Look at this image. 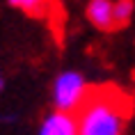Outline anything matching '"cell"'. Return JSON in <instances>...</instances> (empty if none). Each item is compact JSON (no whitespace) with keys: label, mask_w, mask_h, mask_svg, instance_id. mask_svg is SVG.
Returning a JSON list of instances; mask_svg holds the SVG:
<instances>
[{"label":"cell","mask_w":135,"mask_h":135,"mask_svg":"<svg viewBox=\"0 0 135 135\" xmlns=\"http://www.w3.org/2000/svg\"><path fill=\"white\" fill-rule=\"evenodd\" d=\"M89 85L78 71H64L53 83V108L64 112H76L85 101Z\"/></svg>","instance_id":"obj_2"},{"label":"cell","mask_w":135,"mask_h":135,"mask_svg":"<svg viewBox=\"0 0 135 135\" xmlns=\"http://www.w3.org/2000/svg\"><path fill=\"white\" fill-rule=\"evenodd\" d=\"M87 18L99 30L117 28V23H114V2H110V0H89V5H87Z\"/></svg>","instance_id":"obj_4"},{"label":"cell","mask_w":135,"mask_h":135,"mask_svg":"<svg viewBox=\"0 0 135 135\" xmlns=\"http://www.w3.org/2000/svg\"><path fill=\"white\" fill-rule=\"evenodd\" d=\"M73 114L80 135H124L133 114V99L119 87H89Z\"/></svg>","instance_id":"obj_1"},{"label":"cell","mask_w":135,"mask_h":135,"mask_svg":"<svg viewBox=\"0 0 135 135\" xmlns=\"http://www.w3.org/2000/svg\"><path fill=\"white\" fill-rule=\"evenodd\" d=\"M37 135H80L76 114L64 112V110H53L41 119Z\"/></svg>","instance_id":"obj_3"},{"label":"cell","mask_w":135,"mask_h":135,"mask_svg":"<svg viewBox=\"0 0 135 135\" xmlns=\"http://www.w3.org/2000/svg\"><path fill=\"white\" fill-rule=\"evenodd\" d=\"M133 12H135L133 0H117L114 2V23H117V28L119 25H126L133 18Z\"/></svg>","instance_id":"obj_5"},{"label":"cell","mask_w":135,"mask_h":135,"mask_svg":"<svg viewBox=\"0 0 135 135\" xmlns=\"http://www.w3.org/2000/svg\"><path fill=\"white\" fill-rule=\"evenodd\" d=\"M5 83H7V80H5V76H2V73H0V92H2V89H5Z\"/></svg>","instance_id":"obj_7"},{"label":"cell","mask_w":135,"mask_h":135,"mask_svg":"<svg viewBox=\"0 0 135 135\" xmlns=\"http://www.w3.org/2000/svg\"><path fill=\"white\" fill-rule=\"evenodd\" d=\"M46 2H48V0H9V5H14V7L23 9V12H28V14H39V12L46 7Z\"/></svg>","instance_id":"obj_6"}]
</instances>
